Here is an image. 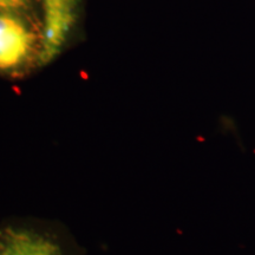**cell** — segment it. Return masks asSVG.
I'll return each mask as SVG.
<instances>
[{"label": "cell", "instance_id": "7a4b0ae2", "mask_svg": "<svg viewBox=\"0 0 255 255\" xmlns=\"http://www.w3.org/2000/svg\"><path fill=\"white\" fill-rule=\"evenodd\" d=\"M44 26L38 59L41 65L59 55L77 20L78 0H41Z\"/></svg>", "mask_w": 255, "mask_h": 255}, {"label": "cell", "instance_id": "3957f363", "mask_svg": "<svg viewBox=\"0 0 255 255\" xmlns=\"http://www.w3.org/2000/svg\"><path fill=\"white\" fill-rule=\"evenodd\" d=\"M0 255H62L60 248L43 235L8 231L0 239Z\"/></svg>", "mask_w": 255, "mask_h": 255}, {"label": "cell", "instance_id": "277c9868", "mask_svg": "<svg viewBox=\"0 0 255 255\" xmlns=\"http://www.w3.org/2000/svg\"><path fill=\"white\" fill-rule=\"evenodd\" d=\"M32 0H0V8L11 11H24L31 6Z\"/></svg>", "mask_w": 255, "mask_h": 255}, {"label": "cell", "instance_id": "6da1fadb", "mask_svg": "<svg viewBox=\"0 0 255 255\" xmlns=\"http://www.w3.org/2000/svg\"><path fill=\"white\" fill-rule=\"evenodd\" d=\"M40 40L18 11L0 8V72L21 68L40 49Z\"/></svg>", "mask_w": 255, "mask_h": 255}]
</instances>
